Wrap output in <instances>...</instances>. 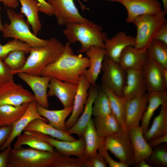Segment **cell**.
Instances as JSON below:
<instances>
[{
	"label": "cell",
	"mask_w": 167,
	"mask_h": 167,
	"mask_svg": "<svg viewBox=\"0 0 167 167\" xmlns=\"http://www.w3.org/2000/svg\"><path fill=\"white\" fill-rule=\"evenodd\" d=\"M101 88L108 97L112 113L118 119L121 127L124 129L125 111L127 100L122 96L116 94L106 87L102 86Z\"/></svg>",
	"instance_id": "1f68e13d"
},
{
	"label": "cell",
	"mask_w": 167,
	"mask_h": 167,
	"mask_svg": "<svg viewBox=\"0 0 167 167\" xmlns=\"http://www.w3.org/2000/svg\"><path fill=\"white\" fill-rule=\"evenodd\" d=\"M167 134V103L161 106L159 114L156 117L152 124L143 135L148 142Z\"/></svg>",
	"instance_id": "f546056e"
},
{
	"label": "cell",
	"mask_w": 167,
	"mask_h": 167,
	"mask_svg": "<svg viewBox=\"0 0 167 167\" xmlns=\"http://www.w3.org/2000/svg\"><path fill=\"white\" fill-rule=\"evenodd\" d=\"M24 131L38 132L61 140L72 141L76 139L68 134L66 131L59 130L39 118L31 122Z\"/></svg>",
	"instance_id": "484cf974"
},
{
	"label": "cell",
	"mask_w": 167,
	"mask_h": 167,
	"mask_svg": "<svg viewBox=\"0 0 167 167\" xmlns=\"http://www.w3.org/2000/svg\"><path fill=\"white\" fill-rule=\"evenodd\" d=\"M38 136L47 142L61 153L68 156H74L77 157L86 159L85 145L84 138L72 141H63L56 139L49 136L36 131H27Z\"/></svg>",
	"instance_id": "4fadbf2b"
},
{
	"label": "cell",
	"mask_w": 167,
	"mask_h": 167,
	"mask_svg": "<svg viewBox=\"0 0 167 167\" xmlns=\"http://www.w3.org/2000/svg\"><path fill=\"white\" fill-rule=\"evenodd\" d=\"M147 161L152 167L167 166V149L166 146L158 147L153 150Z\"/></svg>",
	"instance_id": "f35d334b"
},
{
	"label": "cell",
	"mask_w": 167,
	"mask_h": 167,
	"mask_svg": "<svg viewBox=\"0 0 167 167\" xmlns=\"http://www.w3.org/2000/svg\"><path fill=\"white\" fill-rule=\"evenodd\" d=\"M85 53L89 60L90 65L84 75L91 85L95 86L106 55L105 49L103 48L93 46Z\"/></svg>",
	"instance_id": "7402d4cb"
},
{
	"label": "cell",
	"mask_w": 167,
	"mask_h": 167,
	"mask_svg": "<svg viewBox=\"0 0 167 167\" xmlns=\"http://www.w3.org/2000/svg\"><path fill=\"white\" fill-rule=\"evenodd\" d=\"M39 6V12H41L49 16L54 15V11L52 6L45 0H35Z\"/></svg>",
	"instance_id": "7bdbcfd3"
},
{
	"label": "cell",
	"mask_w": 167,
	"mask_h": 167,
	"mask_svg": "<svg viewBox=\"0 0 167 167\" xmlns=\"http://www.w3.org/2000/svg\"><path fill=\"white\" fill-rule=\"evenodd\" d=\"M100 88L96 85H91L88 91V95L81 116L75 123L66 131L70 135L75 134L79 136H83V133L91 119L92 107L94 101Z\"/></svg>",
	"instance_id": "44dd1931"
},
{
	"label": "cell",
	"mask_w": 167,
	"mask_h": 167,
	"mask_svg": "<svg viewBox=\"0 0 167 167\" xmlns=\"http://www.w3.org/2000/svg\"><path fill=\"white\" fill-rule=\"evenodd\" d=\"M32 48L27 44L16 39L9 41L4 45L0 44V58L3 59L9 53L15 50H22L29 53Z\"/></svg>",
	"instance_id": "74e56055"
},
{
	"label": "cell",
	"mask_w": 167,
	"mask_h": 167,
	"mask_svg": "<svg viewBox=\"0 0 167 167\" xmlns=\"http://www.w3.org/2000/svg\"><path fill=\"white\" fill-rule=\"evenodd\" d=\"M26 53L22 50H14L10 52L3 59L4 62L11 70L13 74L24 65L26 59Z\"/></svg>",
	"instance_id": "8d00e7d4"
},
{
	"label": "cell",
	"mask_w": 167,
	"mask_h": 167,
	"mask_svg": "<svg viewBox=\"0 0 167 167\" xmlns=\"http://www.w3.org/2000/svg\"><path fill=\"white\" fill-rule=\"evenodd\" d=\"M167 14L162 10L157 13L140 15L135 19L132 23L137 30L134 46L136 49L147 50L158 31L167 21Z\"/></svg>",
	"instance_id": "5b68a950"
},
{
	"label": "cell",
	"mask_w": 167,
	"mask_h": 167,
	"mask_svg": "<svg viewBox=\"0 0 167 167\" xmlns=\"http://www.w3.org/2000/svg\"><path fill=\"white\" fill-rule=\"evenodd\" d=\"M17 138L16 142L13 145V148L16 149L26 145L34 149L50 152L54 151V147L46 141L26 131Z\"/></svg>",
	"instance_id": "836d02e7"
},
{
	"label": "cell",
	"mask_w": 167,
	"mask_h": 167,
	"mask_svg": "<svg viewBox=\"0 0 167 167\" xmlns=\"http://www.w3.org/2000/svg\"><path fill=\"white\" fill-rule=\"evenodd\" d=\"M109 0L111 1L114 2V1L115 0Z\"/></svg>",
	"instance_id": "db71d44e"
},
{
	"label": "cell",
	"mask_w": 167,
	"mask_h": 167,
	"mask_svg": "<svg viewBox=\"0 0 167 167\" xmlns=\"http://www.w3.org/2000/svg\"><path fill=\"white\" fill-rule=\"evenodd\" d=\"M98 153L104 158L108 165L110 167H128L126 164L120 161L117 162L113 160L110 156L108 150L104 144L102 145L98 150Z\"/></svg>",
	"instance_id": "60d3db41"
},
{
	"label": "cell",
	"mask_w": 167,
	"mask_h": 167,
	"mask_svg": "<svg viewBox=\"0 0 167 167\" xmlns=\"http://www.w3.org/2000/svg\"><path fill=\"white\" fill-rule=\"evenodd\" d=\"M1 10V7L0 6V12ZM4 29V26L3 25L1 22L0 15V32H2Z\"/></svg>",
	"instance_id": "816d5d0a"
},
{
	"label": "cell",
	"mask_w": 167,
	"mask_h": 167,
	"mask_svg": "<svg viewBox=\"0 0 167 167\" xmlns=\"http://www.w3.org/2000/svg\"><path fill=\"white\" fill-rule=\"evenodd\" d=\"M4 5L9 8L15 9L19 6V2L18 0H0Z\"/></svg>",
	"instance_id": "c3c4849f"
},
{
	"label": "cell",
	"mask_w": 167,
	"mask_h": 167,
	"mask_svg": "<svg viewBox=\"0 0 167 167\" xmlns=\"http://www.w3.org/2000/svg\"><path fill=\"white\" fill-rule=\"evenodd\" d=\"M11 149V146L10 145L4 150L0 152V167H9L8 159Z\"/></svg>",
	"instance_id": "ee69618b"
},
{
	"label": "cell",
	"mask_w": 167,
	"mask_h": 167,
	"mask_svg": "<svg viewBox=\"0 0 167 167\" xmlns=\"http://www.w3.org/2000/svg\"><path fill=\"white\" fill-rule=\"evenodd\" d=\"M35 101L33 94L14 80L0 85V105L17 106Z\"/></svg>",
	"instance_id": "8fae6325"
},
{
	"label": "cell",
	"mask_w": 167,
	"mask_h": 167,
	"mask_svg": "<svg viewBox=\"0 0 167 167\" xmlns=\"http://www.w3.org/2000/svg\"><path fill=\"white\" fill-rule=\"evenodd\" d=\"M63 33L67 42L73 44L78 41L81 44L78 52H86L93 46L104 48V42L108 38L102 27L89 20L81 23H70L66 25Z\"/></svg>",
	"instance_id": "3957f363"
},
{
	"label": "cell",
	"mask_w": 167,
	"mask_h": 167,
	"mask_svg": "<svg viewBox=\"0 0 167 167\" xmlns=\"http://www.w3.org/2000/svg\"><path fill=\"white\" fill-rule=\"evenodd\" d=\"M21 5L20 13L26 17V22L32 28L33 33L38 35L42 28L39 12V6L35 0H18Z\"/></svg>",
	"instance_id": "f1b7e54d"
},
{
	"label": "cell",
	"mask_w": 167,
	"mask_h": 167,
	"mask_svg": "<svg viewBox=\"0 0 167 167\" xmlns=\"http://www.w3.org/2000/svg\"><path fill=\"white\" fill-rule=\"evenodd\" d=\"M127 132L134 151L132 165H136L142 160H148L153 150L144 138L140 126L133 127Z\"/></svg>",
	"instance_id": "ffe728a7"
},
{
	"label": "cell",
	"mask_w": 167,
	"mask_h": 167,
	"mask_svg": "<svg viewBox=\"0 0 167 167\" xmlns=\"http://www.w3.org/2000/svg\"><path fill=\"white\" fill-rule=\"evenodd\" d=\"M148 102V92L127 100L124 122V129L127 132L131 128L139 125Z\"/></svg>",
	"instance_id": "2e32d148"
},
{
	"label": "cell",
	"mask_w": 167,
	"mask_h": 167,
	"mask_svg": "<svg viewBox=\"0 0 167 167\" xmlns=\"http://www.w3.org/2000/svg\"><path fill=\"white\" fill-rule=\"evenodd\" d=\"M135 37L128 35L124 31L118 32L110 38H108L104 42L105 55L113 61L118 63L122 51L129 46H134Z\"/></svg>",
	"instance_id": "ac0fdd59"
},
{
	"label": "cell",
	"mask_w": 167,
	"mask_h": 167,
	"mask_svg": "<svg viewBox=\"0 0 167 167\" xmlns=\"http://www.w3.org/2000/svg\"><path fill=\"white\" fill-rule=\"evenodd\" d=\"M86 167H107L108 165L103 157L98 153L93 156L87 159Z\"/></svg>",
	"instance_id": "b9f144b4"
},
{
	"label": "cell",
	"mask_w": 167,
	"mask_h": 167,
	"mask_svg": "<svg viewBox=\"0 0 167 167\" xmlns=\"http://www.w3.org/2000/svg\"><path fill=\"white\" fill-rule=\"evenodd\" d=\"M53 7L57 24L66 25L70 23H81L89 20L83 16L75 5L74 0H45ZM81 7L85 8L79 0Z\"/></svg>",
	"instance_id": "9c48e42d"
},
{
	"label": "cell",
	"mask_w": 167,
	"mask_h": 167,
	"mask_svg": "<svg viewBox=\"0 0 167 167\" xmlns=\"http://www.w3.org/2000/svg\"><path fill=\"white\" fill-rule=\"evenodd\" d=\"M148 93V104L141 119L140 127L143 135L148 129L150 120L155 111L159 106L167 103L166 91Z\"/></svg>",
	"instance_id": "d4e9b609"
},
{
	"label": "cell",
	"mask_w": 167,
	"mask_h": 167,
	"mask_svg": "<svg viewBox=\"0 0 167 167\" xmlns=\"http://www.w3.org/2000/svg\"><path fill=\"white\" fill-rule=\"evenodd\" d=\"M16 74L32 89L37 104L48 108L49 105L47 90L51 78L41 75H33L24 72H19Z\"/></svg>",
	"instance_id": "5bb4252c"
},
{
	"label": "cell",
	"mask_w": 167,
	"mask_h": 167,
	"mask_svg": "<svg viewBox=\"0 0 167 167\" xmlns=\"http://www.w3.org/2000/svg\"><path fill=\"white\" fill-rule=\"evenodd\" d=\"M37 104L35 101L29 103L24 114L12 125L11 132L6 140L0 146V151L4 150L10 145L13 140L21 135L24 129L33 120L39 118L46 122H48L46 119L40 116L38 113L36 108Z\"/></svg>",
	"instance_id": "e0dca14e"
},
{
	"label": "cell",
	"mask_w": 167,
	"mask_h": 167,
	"mask_svg": "<svg viewBox=\"0 0 167 167\" xmlns=\"http://www.w3.org/2000/svg\"><path fill=\"white\" fill-rule=\"evenodd\" d=\"M148 57L167 68V44L154 40L147 50Z\"/></svg>",
	"instance_id": "e575fe53"
},
{
	"label": "cell",
	"mask_w": 167,
	"mask_h": 167,
	"mask_svg": "<svg viewBox=\"0 0 167 167\" xmlns=\"http://www.w3.org/2000/svg\"><path fill=\"white\" fill-rule=\"evenodd\" d=\"M78 84L51 78L48 85V97L55 96L60 101L64 108L73 106Z\"/></svg>",
	"instance_id": "9a60e30c"
},
{
	"label": "cell",
	"mask_w": 167,
	"mask_h": 167,
	"mask_svg": "<svg viewBox=\"0 0 167 167\" xmlns=\"http://www.w3.org/2000/svg\"><path fill=\"white\" fill-rule=\"evenodd\" d=\"M12 129V126H4L0 127V146L6 140Z\"/></svg>",
	"instance_id": "bcb514c9"
},
{
	"label": "cell",
	"mask_w": 167,
	"mask_h": 167,
	"mask_svg": "<svg viewBox=\"0 0 167 167\" xmlns=\"http://www.w3.org/2000/svg\"><path fill=\"white\" fill-rule=\"evenodd\" d=\"M14 80V75L10 68L0 58V85Z\"/></svg>",
	"instance_id": "ab89813d"
},
{
	"label": "cell",
	"mask_w": 167,
	"mask_h": 167,
	"mask_svg": "<svg viewBox=\"0 0 167 167\" xmlns=\"http://www.w3.org/2000/svg\"><path fill=\"white\" fill-rule=\"evenodd\" d=\"M114 2L121 3L126 9V22L128 23H132L140 15L157 13L163 10L158 0H115Z\"/></svg>",
	"instance_id": "7c38bea8"
},
{
	"label": "cell",
	"mask_w": 167,
	"mask_h": 167,
	"mask_svg": "<svg viewBox=\"0 0 167 167\" xmlns=\"http://www.w3.org/2000/svg\"><path fill=\"white\" fill-rule=\"evenodd\" d=\"M86 159L92 157L97 152L99 148L104 144L105 138L100 136L96 129L92 119L89 122L83 133Z\"/></svg>",
	"instance_id": "4316f807"
},
{
	"label": "cell",
	"mask_w": 167,
	"mask_h": 167,
	"mask_svg": "<svg viewBox=\"0 0 167 167\" xmlns=\"http://www.w3.org/2000/svg\"><path fill=\"white\" fill-rule=\"evenodd\" d=\"M112 113L108 97L101 88H100L93 104L92 114L95 117H100L107 116Z\"/></svg>",
	"instance_id": "d590c367"
},
{
	"label": "cell",
	"mask_w": 167,
	"mask_h": 167,
	"mask_svg": "<svg viewBox=\"0 0 167 167\" xmlns=\"http://www.w3.org/2000/svg\"><path fill=\"white\" fill-rule=\"evenodd\" d=\"M6 15L10 22L5 23L2 32L5 38H13L25 43L31 48L44 46L47 45L48 40L37 37L32 32L28 24L25 20L23 14L18 13L13 9L6 10Z\"/></svg>",
	"instance_id": "8992f818"
},
{
	"label": "cell",
	"mask_w": 167,
	"mask_h": 167,
	"mask_svg": "<svg viewBox=\"0 0 167 167\" xmlns=\"http://www.w3.org/2000/svg\"><path fill=\"white\" fill-rule=\"evenodd\" d=\"M148 142L152 148L158 146L161 143H166L167 134L163 136L150 140Z\"/></svg>",
	"instance_id": "7dc6e473"
},
{
	"label": "cell",
	"mask_w": 167,
	"mask_h": 167,
	"mask_svg": "<svg viewBox=\"0 0 167 167\" xmlns=\"http://www.w3.org/2000/svg\"><path fill=\"white\" fill-rule=\"evenodd\" d=\"M146 51H142L133 46L126 48L120 56L118 63L125 70L133 69L141 71L148 59Z\"/></svg>",
	"instance_id": "603a6c76"
},
{
	"label": "cell",
	"mask_w": 167,
	"mask_h": 167,
	"mask_svg": "<svg viewBox=\"0 0 167 167\" xmlns=\"http://www.w3.org/2000/svg\"><path fill=\"white\" fill-rule=\"evenodd\" d=\"M90 86L84 74H83L78 84L71 115L65 122V125L67 130L75 123L83 112L88 95V91Z\"/></svg>",
	"instance_id": "d6986e66"
},
{
	"label": "cell",
	"mask_w": 167,
	"mask_h": 167,
	"mask_svg": "<svg viewBox=\"0 0 167 167\" xmlns=\"http://www.w3.org/2000/svg\"><path fill=\"white\" fill-rule=\"evenodd\" d=\"M64 48V45L54 38L48 40L47 44L44 46L32 48L24 66L13 74L24 72L33 75H40L42 71L57 60Z\"/></svg>",
	"instance_id": "277c9868"
},
{
	"label": "cell",
	"mask_w": 167,
	"mask_h": 167,
	"mask_svg": "<svg viewBox=\"0 0 167 167\" xmlns=\"http://www.w3.org/2000/svg\"><path fill=\"white\" fill-rule=\"evenodd\" d=\"M73 106L58 110H50L37 104L36 108L40 116L46 119L49 124L60 131H66L65 123L67 117L71 113Z\"/></svg>",
	"instance_id": "83f0119b"
},
{
	"label": "cell",
	"mask_w": 167,
	"mask_h": 167,
	"mask_svg": "<svg viewBox=\"0 0 167 167\" xmlns=\"http://www.w3.org/2000/svg\"><path fill=\"white\" fill-rule=\"evenodd\" d=\"M138 167H152L146 160H143L139 162L136 165Z\"/></svg>",
	"instance_id": "681fc988"
},
{
	"label": "cell",
	"mask_w": 167,
	"mask_h": 167,
	"mask_svg": "<svg viewBox=\"0 0 167 167\" xmlns=\"http://www.w3.org/2000/svg\"><path fill=\"white\" fill-rule=\"evenodd\" d=\"M164 68L148 57L140 71L148 92L166 91L167 83L163 76Z\"/></svg>",
	"instance_id": "30bf717a"
},
{
	"label": "cell",
	"mask_w": 167,
	"mask_h": 167,
	"mask_svg": "<svg viewBox=\"0 0 167 167\" xmlns=\"http://www.w3.org/2000/svg\"><path fill=\"white\" fill-rule=\"evenodd\" d=\"M102 86L122 96L126 77V71L119 64L105 56L102 64Z\"/></svg>",
	"instance_id": "ba28073f"
},
{
	"label": "cell",
	"mask_w": 167,
	"mask_h": 167,
	"mask_svg": "<svg viewBox=\"0 0 167 167\" xmlns=\"http://www.w3.org/2000/svg\"><path fill=\"white\" fill-rule=\"evenodd\" d=\"M163 3V10L167 13V0H161Z\"/></svg>",
	"instance_id": "f907efd6"
},
{
	"label": "cell",
	"mask_w": 167,
	"mask_h": 167,
	"mask_svg": "<svg viewBox=\"0 0 167 167\" xmlns=\"http://www.w3.org/2000/svg\"><path fill=\"white\" fill-rule=\"evenodd\" d=\"M90 61L81 54H74L67 42L60 56L46 66L40 75L50 77L63 81L78 84L81 76L88 68Z\"/></svg>",
	"instance_id": "6da1fadb"
},
{
	"label": "cell",
	"mask_w": 167,
	"mask_h": 167,
	"mask_svg": "<svg viewBox=\"0 0 167 167\" xmlns=\"http://www.w3.org/2000/svg\"><path fill=\"white\" fill-rule=\"evenodd\" d=\"M104 145L120 161L129 166L133 164L134 153L127 132L122 127L105 138Z\"/></svg>",
	"instance_id": "52a82bcc"
},
{
	"label": "cell",
	"mask_w": 167,
	"mask_h": 167,
	"mask_svg": "<svg viewBox=\"0 0 167 167\" xmlns=\"http://www.w3.org/2000/svg\"><path fill=\"white\" fill-rule=\"evenodd\" d=\"M82 0L85 2H87L88 1V0Z\"/></svg>",
	"instance_id": "f5cc1de1"
},
{
	"label": "cell",
	"mask_w": 167,
	"mask_h": 167,
	"mask_svg": "<svg viewBox=\"0 0 167 167\" xmlns=\"http://www.w3.org/2000/svg\"><path fill=\"white\" fill-rule=\"evenodd\" d=\"M160 41L167 44V21L159 29L154 40Z\"/></svg>",
	"instance_id": "f6af8a7d"
},
{
	"label": "cell",
	"mask_w": 167,
	"mask_h": 167,
	"mask_svg": "<svg viewBox=\"0 0 167 167\" xmlns=\"http://www.w3.org/2000/svg\"><path fill=\"white\" fill-rule=\"evenodd\" d=\"M94 122L98 135L104 138L117 132L121 128L119 122L112 113L105 116L95 117Z\"/></svg>",
	"instance_id": "d6a6232c"
},
{
	"label": "cell",
	"mask_w": 167,
	"mask_h": 167,
	"mask_svg": "<svg viewBox=\"0 0 167 167\" xmlns=\"http://www.w3.org/2000/svg\"><path fill=\"white\" fill-rule=\"evenodd\" d=\"M126 71V80L122 96L129 100L145 93L147 91L141 71L133 69Z\"/></svg>",
	"instance_id": "cb8c5ba5"
},
{
	"label": "cell",
	"mask_w": 167,
	"mask_h": 167,
	"mask_svg": "<svg viewBox=\"0 0 167 167\" xmlns=\"http://www.w3.org/2000/svg\"><path fill=\"white\" fill-rule=\"evenodd\" d=\"M28 103L17 106L7 104L0 105V127L12 126L24 114Z\"/></svg>",
	"instance_id": "4dcf8cb0"
},
{
	"label": "cell",
	"mask_w": 167,
	"mask_h": 167,
	"mask_svg": "<svg viewBox=\"0 0 167 167\" xmlns=\"http://www.w3.org/2000/svg\"><path fill=\"white\" fill-rule=\"evenodd\" d=\"M67 156L58 151H45L21 147L12 148L9 167H64Z\"/></svg>",
	"instance_id": "7a4b0ae2"
}]
</instances>
